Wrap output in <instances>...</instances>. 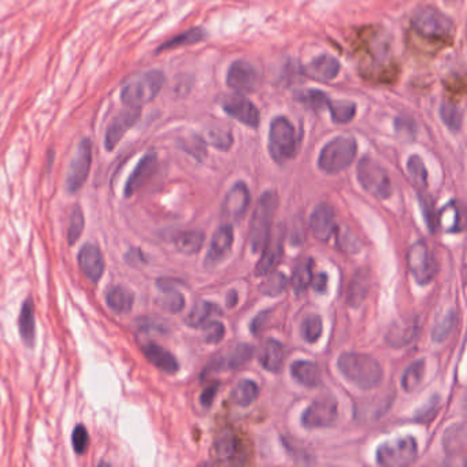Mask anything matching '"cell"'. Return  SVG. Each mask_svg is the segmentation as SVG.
I'll return each mask as SVG.
<instances>
[{
    "label": "cell",
    "instance_id": "6da1fadb",
    "mask_svg": "<svg viewBox=\"0 0 467 467\" xmlns=\"http://www.w3.org/2000/svg\"><path fill=\"white\" fill-rule=\"evenodd\" d=\"M337 369L341 376L360 389H373L381 384L384 370L381 364L366 354L344 353L337 359Z\"/></svg>",
    "mask_w": 467,
    "mask_h": 467
},
{
    "label": "cell",
    "instance_id": "7a4b0ae2",
    "mask_svg": "<svg viewBox=\"0 0 467 467\" xmlns=\"http://www.w3.org/2000/svg\"><path fill=\"white\" fill-rule=\"evenodd\" d=\"M166 76L161 70H148L132 77L121 88V102L125 107L141 109L152 102L164 89Z\"/></svg>",
    "mask_w": 467,
    "mask_h": 467
},
{
    "label": "cell",
    "instance_id": "3957f363",
    "mask_svg": "<svg viewBox=\"0 0 467 467\" xmlns=\"http://www.w3.org/2000/svg\"><path fill=\"white\" fill-rule=\"evenodd\" d=\"M277 204H278V196L275 191H265L259 197L248 233L249 247L255 254L262 252V249L266 247L270 239L272 220L275 216Z\"/></svg>",
    "mask_w": 467,
    "mask_h": 467
},
{
    "label": "cell",
    "instance_id": "277c9868",
    "mask_svg": "<svg viewBox=\"0 0 467 467\" xmlns=\"http://www.w3.org/2000/svg\"><path fill=\"white\" fill-rule=\"evenodd\" d=\"M412 28L421 37L432 41L451 40L455 32L454 21L438 8L425 6L414 11Z\"/></svg>",
    "mask_w": 467,
    "mask_h": 467
},
{
    "label": "cell",
    "instance_id": "5b68a950",
    "mask_svg": "<svg viewBox=\"0 0 467 467\" xmlns=\"http://www.w3.org/2000/svg\"><path fill=\"white\" fill-rule=\"evenodd\" d=\"M357 140L353 136H337L324 145L318 157V167L327 174H337L355 161Z\"/></svg>",
    "mask_w": 467,
    "mask_h": 467
},
{
    "label": "cell",
    "instance_id": "8992f818",
    "mask_svg": "<svg viewBox=\"0 0 467 467\" xmlns=\"http://www.w3.org/2000/svg\"><path fill=\"white\" fill-rule=\"evenodd\" d=\"M299 150V138L292 122L285 117H275L269 131V152L277 164L295 158Z\"/></svg>",
    "mask_w": 467,
    "mask_h": 467
},
{
    "label": "cell",
    "instance_id": "52a82bcc",
    "mask_svg": "<svg viewBox=\"0 0 467 467\" xmlns=\"http://www.w3.org/2000/svg\"><path fill=\"white\" fill-rule=\"evenodd\" d=\"M357 177L366 192L385 200L392 195V181L383 166L374 158L366 155L357 164Z\"/></svg>",
    "mask_w": 467,
    "mask_h": 467
},
{
    "label": "cell",
    "instance_id": "ba28073f",
    "mask_svg": "<svg viewBox=\"0 0 467 467\" xmlns=\"http://www.w3.org/2000/svg\"><path fill=\"white\" fill-rule=\"evenodd\" d=\"M416 456L418 442L412 436L385 441L376 452L377 463L385 467L409 466Z\"/></svg>",
    "mask_w": 467,
    "mask_h": 467
},
{
    "label": "cell",
    "instance_id": "9c48e42d",
    "mask_svg": "<svg viewBox=\"0 0 467 467\" xmlns=\"http://www.w3.org/2000/svg\"><path fill=\"white\" fill-rule=\"evenodd\" d=\"M407 265L419 285L430 284L439 272V263L425 240H418L407 252Z\"/></svg>",
    "mask_w": 467,
    "mask_h": 467
},
{
    "label": "cell",
    "instance_id": "30bf717a",
    "mask_svg": "<svg viewBox=\"0 0 467 467\" xmlns=\"http://www.w3.org/2000/svg\"><path fill=\"white\" fill-rule=\"evenodd\" d=\"M337 421V400L330 395L317 397L302 415V425L305 429L330 428Z\"/></svg>",
    "mask_w": 467,
    "mask_h": 467
},
{
    "label": "cell",
    "instance_id": "8fae6325",
    "mask_svg": "<svg viewBox=\"0 0 467 467\" xmlns=\"http://www.w3.org/2000/svg\"><path fill=\"white\" fill-rule=\"evenodd\" d=\"M92 166V143L89 138H83L79 143L77 152L70 164L67 177H66V190L67 192L76 193L83 188Z\"/></svg>",
    "mask_w": 467,
    "mask_h": 467
},
{
    "label": "cell",
    "instance_id": "7c38bea8",
    "mask_svg": "<svg viewBox=\"0 0 467 467\" xmlns=\"http://www.w3.org/2000/svg\"><path fill=\"white\" fill-rule=\"evenodd\" d=\"M254 357V347L247 343H240L233 346L229 351L214 357L203 370L202 377H207L211 373L218 371H228V370H237L246 366L248 362Z\"/></svg>",
    "mask_w": 467,
    "mask_h": 467
},
{
    "label": "cell",
    "instance_id": "4fadbf2b",
    "mask_svg": "<svg viewBox=\"0 0 467 467\" xmlns=\"http://www.w3.org/2000/svg\"><path fill=\"white\" fill-rule=\"evenodd\" d=\"M226 84L235 92L244 95L256 91L259 85V73L256 67L244 59L235 60L226 73Z\"/></svg>",
    "mask_w": 467,
    "mask_h": 467
},
{
    "label": "cell",
    "instance_id": "5bb4252c",
    "mask_svg": "<svg viewBox=\"0 0 467 467\" xmlns=\"http://www.w3.org/2000/svg\"><path fill=\"white\" fill-rule=\"evenodd\" d=\"M222 109L229 117L237 119L248 128L256 129L259 126L261 121L259 110L243 95L226 96V99H223L222 102Z\"/></svg>",
    "mask_w": 467,
    "mask_h": 467
},
{
    "label": "cell",
    "instance_id": "9a60e30c",
    "mask_svg": "<svg viewBox=\"0 0 467 467\" xmlns=\"http://www.w3.org/2000/svg\"><path fill=\"white\" fill-rule=\"evenodd\" d=\"M140 115H141V109L126 107L111 119L105 135V147L107 151H112L119 144V141L126 135V132L138 124Z\"/></svg>",
    "mask_w": 467,
    "mask_h": 467
},
{
    "label": "cell",
    "instance_id": "2e32d148",
    "mask_svg": "<svg viewBox=\"0 0 467 467\" xmlns=\"http://www.w3.org/2000/svg\"><path fill=\"white\" fill-rule=\"evenodd\" d=\"M233 240H235L233 226L229 223L221 225L211 239L210 248L204 259V266L207 269H213L222 263L232 251Z\"/></svg>",
    "mask_w": 467,
    "mask_h": 467
},
{
    "label": "cell",
    "instance_id": "e0dca14e",
    "mask_svg": "<svg viewBox=\"0 0 467 467\" xmlns=\"http://www.w3.org/2000/svg\"><path fill=\"white\" fill-rule=\"evenodd\" d=\"M249 206V191L247 184L243 181L236 183L226 193L222 204V213L226 218L240 221L247 213Z\"/></svg>",
    "mask_w": 467,
    "mask_h": 467
},
{
    "label": "cell",
    "instance_id": "ac0fdd59",
    "mask_svg": "<svg viewBox=\"0 0 467 467\" xmlns=\"http://www.w3.org/2000/svg\"><path fill=\"white\" fill-rule=\"evenodd\" d=\"M419 330H421V324L418 317L400 318L389 328L385 336V341L392 348H403L418 337Z\"/></svg>",
    "mask_w": 467,
    "mask_h": 467
},
{
    "label": "cell",
    "instance_id": "d6986e66",
    "mask_svg": "<svg viewBox=\"0 0 467 467\" xmlns=\"http://www.w3.org/2000/svg\"><path fill=\"white\" fill-rule=\"evenodd\" d=\"M310 228L314 237L320 242H328L334 236L337 229L336 214L329 204L321 203L314 209L310 218Z\"/></svg>",
    "mask_w": 467,
    "mask_h": 467
},
{
    "label": "cell",
    "instance_id": "ffe728a7",
    "mask_svg": "<svg viewBox=\"0 0 467 467\" xmlns=\"http://www.w3.org/2000/svg\"><path fill=\"white\" fill-rule=\"evenodd\" d=\"M340 67V62L334 56L322 54L303 67V74L320 83H329L338 76Z\"/></svg>",
    "mask_w": 467,
    "mask_h": 467
},
{
    "label": "cell",
    "instance_id": "44dd1931",
    "mask_svg": "<svg viewBox=\"0 0 467 467\" xmlns=\"http://www.w3.org/2000/svg\"><path fill=\"white\" fill-rule=\"evenodd\" d=\"M77 261L84 275H86V278H89L92 282H98L105 275L106 262L100 248L98 246L95 244L83 246L79 252Z\"/></svg>",
    "mask_w": 467,
    "mask_h": 467
},
{
    "label": "cell",
    "instance_id": "7402d4cb",
    "mask_svg": "<svg viewBox=\"0 0 467 467\" xmlns=\"http://www.w3.org/2000/svg\"><path fill=\"white\" fill-rule=\"evenodd\" d=\"M158 165V155L155 151L147 152L138 162L132 174L129 176L124 193L126 197H131L132 195L138 192V190L152 177L155 169Z\"/></svg>",
    "mask_w": 467,
    "mask_h": 467
},
{
    "label": "cell",
    "instance_id": "603a6c76",
    "mask_svg": "<svg viewBox=\"0 0 467 467\" xmlns=\"http://www.w3.org/2000/svg\"><path fill=\"white\" fill-rule=\"evenodd\" d=\"M281 256H282V235H279L278 232L275 237H272L270 235L266 247L262 249V256L256 263L255 275L258 277H266L272 272H275V268L281 261Z\"/></svg>",
    "mask_w": 467,
    "mask_h": 467
},
{
    "label": "cell",
    "instance_id": "cb8c5ba5",
    "mask_svg": "<svg viewBox=\"0 0 467 467\" xmlns=\"http://www.w3.org/2000/svg\"><path fill=\"white\" fill-rule=\"evenodd\" d=\"M284 359H285V350L278 340L268 338L262 343L258 351V360L266 371L279 373L284 364Z\"/></svg>",
    "mask_w": 467,
    "mask_h": 467
},
{
    "label": "cell",
    "instance_id": "d4e9b609",
    "mask_svg": "<svg viewBox=\"0 0 467 467\" xmlns=\"http://www.w3.org/2000/svg\"><path fill=\"white\" fill-rule=\"evenodd\" d=\"M143 354L147 360L167 374H174L178 371L180 364L171 353H169L162 346L157 343H147L143 346Z\"/></svg>",
    "mask_w": 467,
    "mask_h": 467
},
{
    "label": "cell",
    "instance_id": "484cf974",
    "mask_svg": "<svg viewBox=\"0 0 467 467\" xmlns=\"http://www.w3.org/2000/svg\"><path fill=\"white\" fill-rule=\"evenodd\" d=\"M371 282H373V278H371L370 270L364 269V268L359 269L348 287L347 303L351 307H359L369 296Z\"/></svg>",
    "mask_w": 467,
    "mask_h": 467
},
{
    "label": "cell",
    "instance_id": "4316f807",
    "mask_svg": "<svg viewBox=\"0 0 467 467\" xmlns=\"http://www.w3.org/2000/svg\"><path fill=\"white\" fill-rule=\"evenodd\" d=\"M214 452L217 459L223 463H239L240 442L232 432L221 433L214 441Z\"/></svg>",
    "mask_w": 467,
    "mask_h": 467
},
{
    "label": "cell",
    "instance_id": "83f0119b",
    "mask_svg": "<svg viewBox=\"0 0 467 467\" xmlns=\"http://www.w3.org/2000/svg\"><path fill=\"white\" fill-rule=\"evenodd\" d=\"M292 377L305 388H317L322 383V376L318 364L310 360H296L291 366Z\"/></svg>",
    "mask_w": 467,
    "mask_h": 467
},
{
    "label": "cell",
    "instance_id": "f1b7e54d",
    "mask_svg": "<svg viewBox=\"0 0 467 467\" xmlns=\"http://www.w3.org/2000/svg\"><path fill=\"white\" fill-rule=\"evenodd\" d=\"M222 311L216 303L202 301L193 305L192 310L190 311V314L185 318V322L191 328L202 329L204 325H207L211 321L213 317L220 315Z\"/></svg>",
    "mask_w": 467,
    "mask_h": 467
},
{
    "label": "cell",
    "instance_id": "f546056e",
    "mask_svg": "<svg viewBox=\"0 0 467 467\" xmlns=\"http://www.w3.org/2000/svg\"><path fill=\"white\" fill-rule=\"evenodd\" d=\"M106 302L111 310L117 314H128L135 302V296L131 289L122 285L111 287L106 295Z\"/></svg>",
    "mask_w": 467,
    "mask_h": 467
},
{
    "label": "cell",
    "instance_id": "4dcf8cb0",
    "mask_svg": "<svg viewBox=\"0 0 467 467\" xmlns=\"http://www.w3.org/2000/svg\"><path fill=\"white\" fill-rule=\"evenodd\" d=\"M207 37L206 30L200 27L197 28L188 29L174 37H171L170 40H167L165 43H162L157 53H164V51H169V50H176L184 46H192V44H197L200 41H203Z\"/></svg>",
    "mask_w": 467,
    "mask_h": 467
},
{
    "label": "cell",
    "instance_id": "1f68e13d",
    "mask_svg": "<svg viewBox=\"0 0 467 467\" xmlns=\"http://www.w3.org/2000/svg\"><path fill=\"white\" fill-rule=\"evenodd\" d=\"M314 277V261L313 258H304L298 262L295 266L292 279H291V287L295 291V294L301 295L308 289L311 285Z\"/></svg>",
    "mask_w": 467,
    "mask_h": 467
},
{
    "label": "cell",
    "instance_id": "d6a6232c",
    "mask_svg": "<svg viewBox=\"0 0 467 467\" xmlns=\"http://www.w3.org/2000/svg\"><path fill=\"white\" fill-rule=\"evenodd\" d=\"M206 240V235L202 230H187L183 233H178L174 237V246L177 248V251H180L181 254L185 255H193L197 254Z\"/></svg>",
    "mask_w": 467,
    "mask_h": 467
},
{
    "label": "cell",
    "instance_id": "836d02e7",
    "mask_svg": "<svg viewBox=\"0 0 467 467\" xmlns=\"http://www.w3.org/2000/svg\"><path fill=\"white\" fill-rule=\"evenodd\" d=\"M18 328H20V334L22 337V341L32 347L34 344V307L30 299L22 304L21 313H20V320H18Z\"/></svg>",
    "mask_w": 467,
    "mask_h": 467
},
{
    "label": "cell",
    "instance_id": "e575fe53",
    "mask_svg": "<svg viewBox=\"0 0 467 467\" xmlns=\"http://www.w3.org/2000/svg\"><path fill=\"white\" fill-rule=\"evenodd\" d=\"M259 396V386L252 380H242L232 390L233 402L240 407L251 406Z\"/></svg>",
    "mask_w": 467,
    "mask_h": 467
},
{
    "label": "cell",
    "instance_id": "d590c367",
    "mask_svg": "<svg viewBox=\"0 0 467 467\" xmlns=\"http://www.w3.org/2000/svg\"><path fill=\"white\" fill-rule=\"evenodd\" d=\"M330 118L334 124H350L357 115V105L347 100H328Z\"/></svg>",
    "mask_w": 467,
    "mask_h": 467
},
{
    "label": "cell",
    "instance_id": "8d00e7d4",
    "mask_svg": "<svg viewBox=\"0 0 467 467\" xmlns=\"http://www.w3.org/2000/svg\"><path fill=\"white\" fill-rule=\"evenodd\" d=\"M423 376H425V360L418 359L412 362V364L404 370L400 385L406 392H412L421 385Z\"/></svg>",
    "mask_w": 467,
    "mask_h": 467
},
{
    "label": "cell",
    "instance_id": "74e56055",
    "mask_svg": "<svg viewBox=\"0 0 467 467\" xmlns=\"http://www.w3.org/2000/svg\"><path fill=\"white\" fill-rule=\"evenodd\" d=\"M322 330H324L322 318L318 314H308L303 318L301 334L305 343L308 344L317 343L322 334Z\"/></svg>",
    "mask_w": 467,
    "mask_h": 467
},
{
    "label": "cell",
    "instance_id": "f35d334b",
    "mask_svg": "<svg viewBox=\"0 0 467 467\" xmlns=\"http://www.w3.org/2000/svg\"><path fill=\"white\" fill-rule=\"evenodd\" d=\"M407 171L412 184L419 190V192H423L428 188V170L419 155H412L409 158Z\"/></svg>",
    "mask_w": 467,
    "mask_h": 467
},
{
    "label": "cell",
    "instance_id": "ab89813d",
    "mask_svg": "<svg viewBox=\"0 0 467 467\" xmlns=\"http://www.w3.org/2000/svg\"><path fill=\"white\" fill-rule=\"evenodd\" d=\"M440 118L449 131L452 132L461 131L463 124V112L456 105L444 100L440 106Z\"/></svg>",
    "mask_w": 467,
    "mask_h": 467
},
{
    "label": "cell",
    "instance_id": "60d3db41",
    "mask_svg": "<svg viewBox=\"0 0 467 467\" xmlns=\"http://www.w3.org/2000/svg\"><path fill=\"white\" fill-rule=\"evenodd\" d=\"M465 449V426L455 425L447 430L444 436V451L448 455L462 452Z\"/></svg>",
    "mask_w": 467,
    "mask_h": 467
},
{
    "label": "cell",
    "instance_id": "b9f144b4",
    "mask_svg": "<svg viewBox=\"0 0 467 467\" xmlns=\"http://www.w3.org/2000/svg\"><path fill=\"white\" fill-rule=\"evenodd\" d=\"M456 320L458 315L455 310H449L447 314H444L432 330V340L435 343H442L452 333L456 325Z\"/></svg>",
    "mask_w": 467,
    "mask_h": 467
},
{
    "label": "cell",
    "instance_id": "7bdbcfd3",
    "mask_svg": "<svg viewBox=\"0 0 467 467\" xmlns=\"http://www.w3.org/2000/svg\"><path fill=\"white\" fill-rule=\"evenodd\" d=\"M296 99L304 106L318 111L324 109L328 105L329 96L320 89H307V91H302V92L296 93Z\"/></svg>",
    "mask_w": 467,
    "mask_h": 467
},
{
    "label": "cell",
    "instance_id": "ee69618b",
    "mask_svg": "<svg viewBox=\"0 0 467 467\" xmlns=\"http://www.w3.org/2000/svg\"><path fill=\"white\" fill-rule=\"evenodd\" d=\"M268 275L269 277L266 278V281H263L262 285H261V292L266 296L275 298V296L281 295L285 291L288 279H287L285 275H282L279 272H272L270 275Z\"/></svg>",
    "mask_w": 467,
    "mask_h": 467
},
{
    "label": "cell",
    "instance_id": "f6af8a7d",
    "mask_svg": "<svg viewBox=\"0 0 467 467\" xmlns=\"http://www.w3.org/2000/svg\"><path fill=\"white\" fill-rule=\"evenodd\" d=\"M162 298L158 301V304L169 313L177 314L184 310L185 307V299L181 292L177 291V288H170L162 291Z\"/></svg>",
    "mask_w": 467,
    "mask_h": 467
},
{
    "label": "cell",
    "instance_id": "bcb514c9",
    "mask_svg": "<svg viewBox=\"0 0 467 467\" xmlns=\"http://www.w3.org/2000/svg\"><path fill=\"white\" fill-rule=\"evenodd\" d=\"M84 221L83 210L80 206H76L72 210L70 218H69V229H67V242L70 246L76 244V242L80 239V236L83 235Z\"/></svg>",
    "mask_w": 467,
    "mask_h": 467
},
{
    "label": "cell",
    "instance_id": "7dc6e473",
    "mask_svg": "<svg viewBox=\"0 0 467 467\" xmlns=\"http://www.w3.org/2000/svg\"><path fill=\"white\" fill-rule=\"evenodd\" d=\"M440 406H441L440 396H438V395L432 396L430 400H428V403L415 414V418H414L415 422L422 423V425L423 423L428 425L429 422H432L436 418V415H438L440 410Z\"/></svg>",
    "mask_w": 467,
    "mask_h": 467
},
{
    "label": "cell",
    "instance_id": "c3c4849f",
    "mask_svg": "<svg viewBox=\"0 0 467 467\" xmlns=\"http://www.w3.org/2000/svg\"><path fill=\"white\" fill-rule=\"evenodd\" d=\"M72 442L76 454L84 455L89 447V435L84 425H77L72 433Z\"/></svg>",
    "mask_w": 467,
    "mask_h": 467
},
{
    "label": "cell",
    "instance_id": "681fc988",
    "mask_svg": "<svg viewBox=\"0 0 467 467\" xmlns=\"http://www.w3.org/2000/svg\"><path fill=\"white\" fill-rule=\"evenodd\" d=\"M202 329H204V341L207 344H218L223 340L225 327L220 321H210Z\"/></svg>",
    "mask_w": 467,
    "mask_h": 467
},
{
    "label": "cell",
    "instance_id": "f907efd6",
    "mask_svg": "<svg viewBox=\"0 0 467 467\" xmlns=\"http://www.w3.org/2000/svg\"><path fill=\"white\" fill-rule=\"evenodd\" d=\"M337 235V240H338V246L341 247V249L347 251V252H357L359 251V243H357V237L351 233V230L348 228L346 229H336V233Z\"/></svg>",
    "mask_w": 467,
    "mask_h": 467
},
{
    "label": "cell",
    "instance_id": "816d5d0a",
    "mask_svg": "<svg viewBox=\"0 0 467 467\" xmlns=\"http://www.w3.org/2000/svg\"><path fill=\"white\" fill-rule=\"evenodd\" d=\"M419 199H421V204H422V210H423V214H425V218L428 221V225H429V229L430 232H435L436 228H438V223H439V216L436 214L435 211V206H433V202L432 199L429 197H425L419 193Z\"/></svg>",
    "mask_w": 467,
    "mask_h": 467
},
{
    "label": "cell",
    "instance_id": "f5cc1de1",
    "mask_svg": "<svg viewBox=\"0 0 467 467\" xmlns=\"http://www.w3.org/2000/svg\"><path fill=\"white\" fill-rule=\"evenodd\" d=\"M210 143H211V145L217 147L221 151H228L232 147L233 138H232L230 132L214 131L210 133Z\"/></svg>",
    "mask_w": 467,
    "mask_h": 467
},
{
    "label": "cell",
    "instance_id": "db71d44e",
    "mask_svg": "<svg viewBox=\"0 0 467 467\" xmlns=\"http://www.w3.org/2000/svg\"><path fill=\"white\" fill-rule=\"evenodd\" d=\"M183 148L193 157L199 158V159H202L203 155H206V143L203 141V138H199V136H193L190 143L183 145Z\"/></svg>",
    "mask_w": 467,
    "mask_h": 467
},
{
    "label": "cell",
    "instance_id": "11a10c76",
    "mask_svg": "<svg viewBox=\"0 0 467 467\" xmlns=\"http://www.w3.org/2000/svg\"><path fill=\"white\" fill-rule=\"evenodd\" d=\"M395 129L402 136H409L410 138L415 136V124L412 119L396 118L395 119Z\"/></svg>",
    "mask_w": 467,
    "mask_h": 467
},
{
    "label": "cell",
    "instance_id": "9f6ffc18",
    "mask_svg": "<svg viewBox=\"0 0 467 467\" xmlns=\"http://www.w3.org/2000/svg\"><path fill=\"white\" fill-rule=\"evenodd\" d=\"M218 388H220V384H218V383L210 384L209 386L204 388V390H203L202 395H200V404H202L203 407H210V406L213 404V402H214L216 397H217Z\"/></svg>",
    "mask_w": 467,
    "mask_h": 467
},
{
    "label": "cell",
    "instance_id": "6f0895ef",
    "mask_svg": "<svg viewBox=\"0 0 467 467\" xmlns=\"http://www.w3.org/2000/svg\"><path fill=\"white\" fill-rule=\"evenodd\" d=\"M311 285L314 288L315 292L318 294H325L327 292V288H328V275L327 273H318V275H314L313 277V281H311Z\"/></svg>",
    "mask_w": 467,
    "mask_h": 467
},
{
    "label": "cell",
    "instance_id": "680465c9",
    "mask_svg": "<svg viewBox=\"0 0 467 467\" xmlns=\"http://www.w3.org/2000/svg\"><path fill=\"white\" fill-rule=\"evenodd\" d=\"M141 324L138 325V328L143 330V331H147V330H157V331H165V325L162 322H158L155 320H150V318H143L140 321Z\"/></svg>",
    "mask_w": 467,
    "mask_h": 467
},
{
    "label": "cell",
    "instance_id": "91938a15",
    "mask_svg": "<svg viewBox=\"0 0 467 467\" xmlns=\"http://www.w3.org/2000/svg\"><path fill=\"white\" fill-rule=\"evenodd\" d=\"M268 315H269L268 311H263V313H261L259 315H256L255 320L251 322V331H252L254 334H258V333L262 331L263 327H265V324H266Z\"/></svg>",
    "mask_w": 467,
    "mask_h": 467
},
{
    "label": "cell",
    "instance_id": "94428289",
    "mask_svg": "<svg viewBox=\"0 0 467 467\" xmlns=\"http://www.w3.org/2000/svg\"><path fill=\"white\" fill-rule=\"evenodd\" d=\"M239 301V296H237V292L236 291H230L226 296V303L229 307H233L236 303Z\"/></svg>",
    "mask_w": 467,
    "mask_h": 467
}]
</instances>
